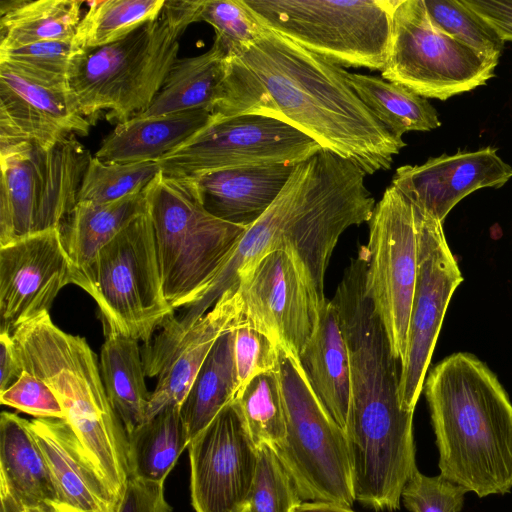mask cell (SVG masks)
Wrapping results in <instances>:
<instances>
[{
  "label": "cell",
  "mask_w": 512,
  "mask_h": 512,
  "mask_svg": "<svg viewBox=\"0 0 512 512\" xmlns=\"http://www.w3.org/2000/svg\"><path fill=\"white\" fill-rule=\"evenodd\" d=\"M366 175L352 161L326 149L298 163L271 206L243 233L204 294L173 318L174 331L186 333L237 285L246 265L275 250L293 257L319 310L327 302L325 274L340 236L372 216L375 200L365 185Z\"/></svg>",
  "instance_id": "1"
},
{
  "label": "cell",
  "mask_w": 512,
  "mask_h": 512,
  "mask_svg": "<svg viewBox=\"0 0 512 512\" xmlns=\"http://www.w3.org/2000/svg\"><path fill=\"white\" fill-rule=\"evenodd\" d=\"M234 55L254 76L258 113L288 122L366 174L390 169L406 145L373 116L344 69L279 33L267 28L255 44Z\"/></svg>",
  "instance_id": "2"
},
{
  "label": "cell",
  "mask_w": 512,
  "mask_h": 512,
  "mask_svg": "<svg viewBox=\"0 0 512 512\" xmlns=\"http://www.w3.org/2000/svg\"><path fill=\"white\" fill-rule=\"evenodd\" d=\"M423 390L440 475L483 498L512 489V403L497 376L468 352L439 362Z\"/></svg>",
  "instance_id": "3"
},
{
  "label": "cell",
  "mask_w": 512,
  "mask_h": 512,
  "mask_svg": "<svg viewBox=\"0 0 512 512\" xmlns=\"http://www.w3.org/2000/svg\"><path fill=\"white\" fill-rule=\"evenodd\" d=\"M23 369L54 392L69 424L114 496L128 479V437L105 391L97 357L83 337L58 328L45 312L12 334Z\"/></svg>",
  "instance_id": "4"
},
{
  "label": "cell",
  "mask_w": 512,
  "mask_h": 512,
  "mask_svg": "<svg viewBox=\"0 0 512 512\" xmlns=\"http://www.w3.org/2000/svg\"><path fill=\"white\" fill-rule=\"evenodd\" d=\"M195 0L166 1L161 15L127 37L93 49L75 50L68 85L91 124L102 110L110 122L145 111L178 59L179 39L194 23Z\"/></svg>",
  "instance_id": "5"
},
{
  "label": "cell",
  "mask_w": 512,
  "mask_h": 512,
  "mask_svg": "<svg viewBox=\"0 0 512 512\" xmlns=\"http://www.w3.org/2000/svg\"><path fill=\"white\" fill-rule=\"evenodd\" d=\"M164 296L175 309L208 289L248 227L210 214L187 178L161 172L144 189Z\"/></svg>",
  "instance_id": "6"
},
{
  "label": "cell",
  "mask_w": 512,
  "mask_h": 512,
  "mask_svg": "<svg viewBox=\"0 0 512 512\" xmlns=\"http://www.w3.org/2000/svg\"><path fill=\"white\" fill-rule=\"evenodd\" d=\"M266 28L339 67L383 70L391 0H242Z\"/></svg>",
  "instance_id": "7"
},
{
  "label": "cell",
  "mask_w": 512,
  "mask_h": 512,
  "mask_svg": "<svg viewBox=\"0 0 512 512\" xmlns=\"http://www.w3.org/2000/svg\"><path fill=\"white\" fill-rule=\"evenodd\" d=\"M73 283L97 303L106 332L144 341L171 316L158 266L153 229L146 211L104 246Z\"/></svg>",
  "instance_id": "8"
},
{
  "label": "cell",
  "mask_w": 512,
  "mask_h": 512,
  "mask_svg": "<svg viewBox=\"0 0 512 512\" xmlns=\"http://www.w3.org/2000/svg\"><path fill=\"white\" fill-rule=\"evenodd\" d=\"M286 436L273 448L304 502H355L344 431L313 392L298 359L279 347Z\"/></svg>",
  "instance_id": "9"
},
{
  "label": "cell",
  "mask_w": 512,
  "mask_h": 512,
  "mask_svg": "<svg viewBox=\"0 0 512 512\" xmlns=\"http://www.w3.org/2000/svg\"><path fill=\"white\" fill-rule=\"evenodd\" d=\"M498 61L438 30L423 0H396L383 79L444 101L485 85Z\"/></svg>",
  "instance_id": "10"
},
{
  "label": "cell",
  "mask_w": 512,
  "mask_h": 512,
  "mask_svg": "<svg viewBox=\"0 0 512 512\" xmlns=\"http://www.w3.org/2000/svg\"><path fill=\"white\" fill-rule=\"evenodd\" d=\"M418 209L394 186L375 204L364 246L366 289L388 336L392 355L405 358L418 271Z\"/></svg>",
  "instance_id": "11"
},
{
  "label": "cell",
  "mask_w": 512,
  "mask_h": 512,
  "mask_svg": "<svg viewBox=\"0 0 512 512\" xmlns=\"http://www.w3.org/2000/svg\"><path fill=\"white\" fill-rule=\"evenodd\" d=\"M323 149L286 121L243 113L216 118L177 149L158 160L171 178H196L209 172L248 166L296 165Z\"/></svg>",
  "instance_id": "12"
},
{
  "label": "cell",
  "mask_w": 512,
  "mask_h": 512,
  "mask_svg": "<svg viewBox=\"0 0 512 512\" xmlns=\"http://www.w3.org/2000/svg\"><path fill=\"white\" fill-rule=\"evenodd\" d=\"M418 209V271L405 358L399 379L400 404L414 412L442 322L463 276L442 223Z\"/></svg>",
  "instance_id": "13"
},
{
  "label": "cell",
  "mask_w": 512,
  "mask_h": 512,
  "mask_svg": "<svg viewBox=\"0 0 512 512\" xmlns=\"http://www.w3.org/2000/svg\"><path fill=\"white\" fill-rule=\"evenodd\" d=\"M191 504L195 512H242L257 461L254 443L233 400L188 444Z\"/></svg>",
  "instance_id": "14"
},
{
  "label": "cell",
  "mask_w": 512,
  "mask_h": 512,
  "mask_svg": "<svg viewBox=\"0 0 512 512\" xmlns=\"http://www.w3.org/2000/svg\"><path fill=\"white\" fill-rule=\"evenodd\" d=\"M237 289L244 319L298 359L318 309L293 257L275 250L249 263L238 275Z\"/></svg>",
  "instance_id": "15"
},
{
  "label": "cell",
  "mask_w": 512,
  "mask_h": 512,
  "mask_svg": "<svg viewBox=\"0 0 512 512\" xmlns=\"http://www.w3.org/2000/svg\"><path fill=\"white\" fill-rule=\"evenodd\" d=\"M73 272L58 227L0 247V333L49 312Z\"/></svg>",
  "instance_id": "16"
},
{
  "label": "cell",
  "mask_w": 512,
  "mask_h": 512,
  "mask_svg": "<svg viewBox=\"0 0 512 512\" xmlns=\"http://www.w3.org/2000/svg\"><path fill=\"white\" fill-rule=\"evenodd\" d=\"M90 126L69 88L0 62V146L27 142L48 149L70 135H88Z\"/></svg>",
  "instance_id": "17"
},
{
  "label": "cell",
  "mask_w": 512,
  "mask_h": 512,
  "mask_svg": "<svg viewBox=\"0 0 512 512\" xmlns=\"http://www.w3.org/2000/svg\"><path fill=\"white\" fill-rule=\"evenodd\" d=\"M512 177V167L492 146L476 151L430 157L421 165L397 168L392 186L419 209L443 223L464 197L481 188H500Z\"/></svg>",
  "instance_id": "18"
},
{
  "label": "cell",
  "mask_w": 512,
  "mask_h": 512,
  "mask_svg": "<svg viewBox=\"0 0 512 512\" xmlns=\"http://www.w3.org/2000/svg\"><path fill=\"white\" fill-rule=\"evenodd\" d=\"M238 81L226 44L215 35L211 48L178 58L151 105L135 117H153L204 109L216 118L236 114Z\"/></svg>",
  "instance_id": "19"
},
{
  "label": "cell",
  "mask_w": 512,
  "mask_h": 512,
  "mask_svg": "<svg viewBox=\"0 0 512 512\" xmlns=\"http://www.w3.org/2000/svg\"><path fill=\"white\" fill-rule=\"evenodd\" d=\"M30 427L48 463L60 505L73 512H117L119 500L64 419L35 418Z\"/></svg>",
  "instance_id": "20"
},
{
  "label": "cell",
  "mask_w": 512,
  "mask_h": 512,
  "mask_svg": "<svg viewBox=\"0 0 512 512\" xmlns=\"http://www.w3.org/2000/svg\"><path fill=\"white\" fill-rule=\"evenodd\" d=\"M243 319V305L235 285L175 345L151 393L146 421L168 407H181L216 340Z\"/></svg>",
  "instance_id": "21"
},
{
  "label": "cell",
  "mask_w": 512,
  "mask_h": 512,
  "mask_svg": "<svg viewBox=\"0 0 512 512\" xmlns=\"http://www.w3.org/2000/svg\"><path fill=\"white\" fill-rule=\"evenodd\" d=\"M296 165L235 167L187 179L210 214L249 227L271 206Z\"/></svg>",
  "instance_id": "22"
},
{
  "label": "cell",
  "mask_w": 512,
  "mask_h": 512,
  "mask_svg": "<svg viewBox=\"0 0 512 512\" xmlns=\"http://www.w3.org/2000/svg\"><path fill=\"white\" fill-rule=\"evenodd\" d=\"M298 361L316 397L344 431L351 409L350 363L332 301H327L318 310L313 334Z\"/></svg>",
  "instance_id": "23"
},
{
  "label": "cell",
  "mask_w": 512,
  "mask_h": 512,
  "mask_svg": "<svg viewBox=\"0 0 512 512\" xmlns=\"http://www.w3.org/2000/svg\"><path fill=\"white\" fill-rule=\"evenodd\" d=\"M214 115L204 109L153 117H133L117 124L95 157L103 162H158L207 126Z\"/></svg>",
  "instance_id": "24"
},
{
  "label": "cell",
  "mask_w": 512,
  "mask_h": 512,
  "mask_svg": "<svg viewBox=\"0 0 512 512\" xmlns=\"http://www.w3.org/2000/svg\"><path fill=\"white\" fill-rule=\"evenodd\" d=\"M0 490L10 494L23 508L60 504L30 421L6 411L0 416Z\"/></svg>",
  "instance_id": "25"
},
{
  "label": "cell",
  "mask_w": 512,
  "mask_h": 512,
  "mask_svg": "<svg viewBox=\"0 0 512 512\" xmlns=\"http://www.w3.org/2000/svg\"><path fill=\"white\" fill-rule=\"evenodd\" d=\"M34 157L38 185L37 233L61 227L77 203L92 156L75 135H70L48 149L34 145Z\"/></svg>",
  "instance_id": "26"
},
{
  "label": "cell",
  "mask_w": 512,
  "mask_h": 512,
  "mask_svg": "<svg viewBox=\"0 0 512 512\" xmlns=\"http://www.w3.org/2000/svg\"><path fill=\"white\" fill-rule=\"evenodd\" d=\"M146 211L144 190L109 203L77 202L60 227L73 275L86 270L104 246Z\"/></svg>",
  "instance_id": "27"
},
{
  "label": "cell",
  "mask_w": 512,
  "mask_h": 512,
  "mask_svg": "<svg viewBox=\"0 0 512 512\" xmlns=\"http://www.w3.org/2000/svg\"><path fill=\"white\" fill-rule=\"evenodd\" d=\"M99 366L107 397L128 436L146 421L151 398L138 341L107 332Z\"/></svg>",
  "instance_id": "28"
},
{
  "label": "cell",
  "mask_w": 512,
  "mask_h": 512,
  "mask_svg": "<svg viewBox=\"0 0 512 512\" xmlns=\"http://www.w3.org/2000/svg\"><path fill=\"white\" fill-rule=\"evenodd\" d=\"M0 247L36 233L38 207L34 145L0 146Z\"/></svg>",
  "instance_id": "29"
},
{
  "label": "cell",
  "mask_w": 512,
  "mask_h": 512,
  "mask_svg": "<svg viewBox=\"0 0 512 512\" xmlns=\"http://www.w3.org/2000/svg\"><path fill=\"white\" fill-rule=\"evenodd\" d=\"M234 329L216 340L181 405L190 441L235 399L239 391Z\"/></svg>",
  "instance_id": "30"
},
{
  "label": "cell",
  "mask_w": 512,
  "mask_h": 512,
  "mask_svg": "<svg viewBox=\"0 0 512 512\" xmlns=\"http://www.w3.org/2000/svg\"><path fill=\"white\" fill-rule=\"evenodd\" d=\"M82 1H1L0 49L43 41H73Z\"/></svg>",
  "instance_id": "31"
},
{
  "label": "cell",
  "mask_w": 512,
  "mask_h": 512,
  "mask_svg": "<svg viewBox=\"0 0 512 512\" xmlns=\"http://www.w3.org/2000/svg\"><path fill=\"white\" fill-rule=\"evenodd\" d=\"M129 477L164 483L190 442L180 406L145 421L128 436Z\"/></svg>",
  "instance_id": "32"
},
{
  "label": "cell",
  "mask_w": 512,
  "mask_h": 512,
  "mask_svg": "<svg viewBox=\"0 0 512 512\" xmlns=\"http://www.w3.org/2000/svg\"><path fill=\"white\" fill-rule=\"evenodd\" d=\"M350 86L373 116L395 137L441 126L436 109L410 89L383 78L344 72Z\"/></svg>",
  "instance_id": "33"
},
{
  "label": "cell",
  "mask_w": 512,
  "mask_h": 512,
  "mask_svg": "<svg viewBox=\"0 0 512 512\" xmlns=\"http://www.w3.org/2000/svg\"><path fill=\"white\" fill-rule=\"evenodd\" d=\"M165 3V0L90 1L72 41L73 47L84 50L115 43L156 20Z\"/></svg>",
  "instance_id": "34"
},
{
  "label": "cell",
  "mask_w": 512,
  "mask_h": 512,
  "mask_svg": "<svg viewBox=\"0 0 512 512\" xmlns=\"http://www.w3.org/2000/svg\"><path fill=\"white\" fill-rule=\"evenodd\" d=\"M234 401L257 447L275 448L282 443L286 420L278 371L254 377L239 390Z\"/></svg>",
  "instance_id": "35"
},
{
  "label": "cell",
  "mask_w": 512,
  "mask_h": 512,
  "mask_svg": "<svg viewBox=\"0 0 512 512\" xmlns=\"http://www.w3.org/2000/svg\"><path fill=\"white\" fill-rule=\"evenodd\" d=\"M160 172L155 161L108 163L92 156L77 202L109 203L140 193Z\"/></svg>",
  "instance_id": "36"
},
{
  "label": "cell",
  "mask_w": 512,
  "mask_h": 512,
  "mask_svg": "<svg viewBox=\"0 0 512 512\" xmlns=\"http://www.w3.org/2000/svg\"><path fill=\"white\" fill-rule=\"evenodd\" d=\"M432 24L444 34L475 51L500 58L504 41L462 0H423Z\"/></svg>",
  "instance_id": "37"
},
{
  "label": "cell",
  "mask_w": 512,
  "mask_h": 512,
  "mask_svg": "<svg viewBox=\"0 0 512 512\" xmlns=\"http://www.w3.org/2000/svg\"><path fill=\"white\" fill-rule=\"evenodd\" d=\"M200 21L215 29L232 54L250 48L267 30L242 0H195L194 22Z\"/></svg>",
  "instance_id": "38"
},
{
  "label": "cell",
  "mask_w": 512,
  "mask_h": 512,
  "mask_svg": "<svg viewBox=\"0 0 512 512\" xmlns=\"http://www.w3.org/2000/svg\"><path fill=\"white\" fill-rule=\"evenodd\" d=\"M304 502L275 450L258 447V461L248 505L252 512H293Z\"/></svg>",
  "instance_id": "39"
},
{
  "label": "cell",
  "mask_w": 512,
  "mask_h": 512,
  "mask_svg": "<svg viewBox=\"0 0 512 512\" xmlns=\"http://www.w3.org/2000/svg\"><path fill=\"white\" fill-rule=\"evenodd\" d=\"M75 49L72 41H43L0 49V62L46 84L66 87Z\"/></svg>",
  "instance_id": "40"
},
{
  "label": "cell",
  "mask_w": 512,
  "mask_h": 512,
  "mask_svg": "<svg viewBox=\"0 0 512 512\" xmlns=\"http://www.w3.org/2000/svg\"><path fill=\"white\" fill-rule=\"evenodd\" d=\"M234 361L240 390L254 377L278 371L279 347L243 319L234 329Z\"/></svg>",
  "instance_id": "41"
},
{
  "label": "cell",
  "mask_w": 512,
  "mask_h": 512,
  "mask_svg": "<svg viewBox=\"0 0 512 512\" xmlns=\"http://www.w3.org/2000/svg\"><path fill=\"white\" fill-rule=\"evenodd\" d=\"M467 490L441 475L426 476L417 470L402 490L410 512H460Z\"/></svg>",
  "instance_id": "42"
},
{
  "label": "cell",
  "mask_w": 512,
  "mask_h": 512,
  "mask_svg": "<svg viewBox=\"0 0 512 512\" xmlns=\"http://www.w3.org/2000/svg\"><path fill=\"white\" fill-rule=\"evenodd\" d=\"M3 405L35 418L64 419L62 406L52 389L39 377L24 370L19 379L0 393Z\"/></svg>",
  "instance_id": "43"
},
{
  "label": "cell",
  "mask_w": 512,
  "mask_h": 512,
  "mask_svg": "<svg viewBox=\"0 0 512 512\" xmlns=\"http://www.w3.org/2000/svg\"><path fill=\"white\" fill-rule=\"evenodd\" d=\"M117 512H172L164 496V483L129 477Z\"/></svg>",
  "instance_id": "44"
},
{
  "label": "cell",
  "mask_w": 512,
  "mask_h": 512,
  "mask_svg": "<svg viewBox=\"0 0 512 512\" xmlns=\"http://www.w3.org/2000/svg\"><path fill=\"white\" fill-rule=\"evenodd\" d=\"M504 42H512V0H462Z\"/></svg>",
  "instance_id": "45"
},
{
  "label": "cell",
  "mask_w": 512,
  "mask_h": 512,
  "mask_svg": "<svg viewBox=\"0 0 512 512\" xmlns=\"http://www.w3.org/2000/svg\"><path fill=\"white\" fill-rule=\"evenodd\" d=\"M23 372L12 335L0 333V393L13 385Z\"/></svg>",
  "instance_id": "46"
},
{
  "label": "cell",
  "mask_w": 512,
  "mask_h": 512,
  "mask_svg": "<svg viewBox=\"0 0 512 512\" xmlns=\"http://www.w3.org/2000/svg\"><path fill=\"white\" fill-rule=\"evenodd\" d=\"M293 512H354L350 507L325 503V502H302Z\"/></svg>",
  "instance_id": "47"
},
{
  "label": "cell",
  "mask_w": 512,
  "mask_h": 512,
  "mask_svg": "<svg viewBox=\"0 0 512 512\" xmlns=\"http://www.w3.org/2000/svg\"><path fill=\"white\" fill-rule=\"evenodd\" d=\"M0 503V512H21L23 509V507L4 490H0Z\"/></svg>",
  "instance_id": "48"
},
{
  "label": "cell",
  "mask_w": 512,
  "mask_h": 512,
  "mask_svg": "<svg viewBox=\"0 0 512 512\" xmlns=\"http://www.w3.org/2000/svg\"><path fill=\"white\" fill-rule=\"evenodd\" d=\"M21 512H73L57 503H42L36 506L25 507Z\"/></svg>",
  "instance_id": "49"
},
{
  "label": "cell",
  "mask_w": 512,
  "mask_h": 512,
  "mask_svg": "<svg viewBox=\"0 0 512 512\" xmlns=\"http://www.w3.org/2000/svg\"><path fill=\"white\" fill-rule=\"evenodd\" d=\"M242 512H252V511H251L249 505H247Z\"/></svg>",
  "instance_id": "50"
}]
</instances>
